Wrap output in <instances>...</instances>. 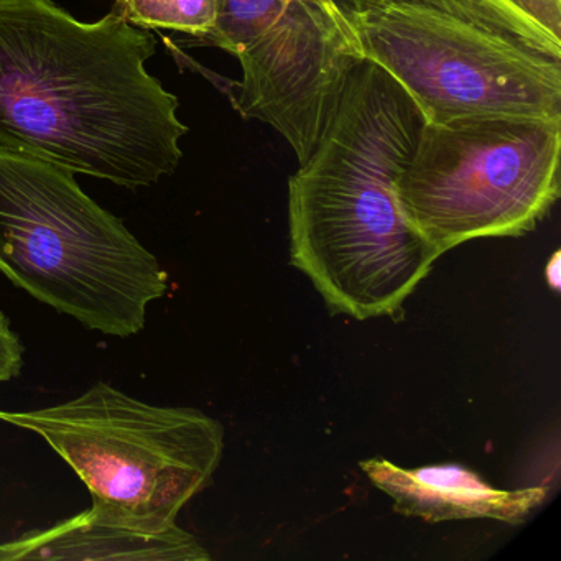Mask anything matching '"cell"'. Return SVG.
<instances>
[{"label": "cell", "instance_id": "obj_6", "mask_svg": "<svg viewBox=\"0 0 561 561\" xmlns=\"http://www.w3.org/2000/svg\"><path fill=\"white\" fill-rule=\"evenodd\" d=\"M561 116L423 121L397 180L410 225L439 252L535 231L560 198Z\"/></svg>", "mask_w": 561, "mask_h": 561}, {"label": "cell", "instance_id": "obj_7", "mask_svg": "<svg viewBox=\"0 0 561 561\" xmlns=\"http://www.w3.org/2000/svg\"><path fill=\"white\" fill-rule=\"evenodd\" d=\"M198 42L238 58L239 113L274 127L298 163L364 60L353 22L323 0H218L215 27Z\"/></svg>", "mask_w": 561, "mask_h": 561}, {"label": "cell", "instance_id": "obj_1", "mask_svg": "<svg viewBox=\"0 0 561 561\" xmlns=\"http://www.w3.org/2000/svg\"><path fill=\"white\" fill-rule=\"evenodd\" d=\"M156 47L114 11L81 22L54 0H0V147L129 190L172 175L188 127L147 71Z\"/></svg>", "mask_w": 561, "mask_h": 561}, {"label": "cell", "instance_id": "obj_9", "mask_svg": "<svg viewBox=\"0 0 561 561\" xmlns=\"http://www.w3.org/2000/svg\"><path fill=\"white\" fill-rule=\"evenodd\" d=\"M209 553L179 525L159 534L136 530L81 512L44 530L0 545V561L119 560L206 561Z\"/></svg>", "mask_w": 561, "mask_h": 561}, {"label": "cell", "instance_id": "obj_4", "mask_svg": "<svg viewBox=\"0 0 561 561\" xmlns=\"http://www.w3.org/2000/svg\"><path fill=\"white\" fill-rule=\"evenodd\" d=\"M0 272L42 304L90 330L140 333L169 275L75 173L0 147Z\"/></svg>", "mask_w": 561, "mask_h": 561}, {"label": "cell", "instance_id": "obj_12", "mask_svg": "<svg viewBox=\"0 0 561 561\" xmlns=\"http://www.w3.org/2000/svg\"><path fill=\"white\" fill-rule=\"evenodd\" d=\"M543 27L561 37V0H515Z\"/></svg>", "mask_w": 561, "mask_h": 561}, {"label": "cell", "instance_id": "obj_13", "mask_svg": "<svg viewBox=\"0 0 561 561\" xmlns=\"http://www.w3.org/2000/svg\"><path fill=\"white\" fill-rule=\"evenodd\" d=\"M323 2L336 9L347 21L354 22L357 15L363 14L373 5L374 0H323Z\"/></svg>", "mask_w": 561, "mask_h": 561}, {"label": "cell", "instance_id": "obj_11", "mask_svg": "<svg viewBox=\"0 0 561 561\" xmlns=\"http://www.w3.org/2000/svg\"><path fill=\"white\" fill-rule=\"evenodd\" d=\"M24 366V346L12 330L11 321L0 311V383L15 379Z\"/></svg>", "mask_w": 561, "mask_h": 561}, {"label": "cell", "instance_id": "obj_8", "mask_svg": "<svg viewBox=\"0 0 561 561\" xmlns=\"http://www.w3.org/2000/svg\"><path fill=\"white\" fill-rule=\"evenodd\" d=\"M360 469L393 501V511L430 524L466 518H491L524 524L548 495L545 485L502 491L461 465L400 468L389 459L370 458Z\"/></svg>", "mask_w": 561, "mask_h": 561}, {"label": "cell", "instance_id": "obj_3", "mask_svg": "<svg viewBox=\"0 0 561 561\" xmlns=\"http://www.w3.org/2000/svg\"><path fill=\"white\" fill-rule=\"evenodd\" d=\"M353 25L430 123L561 116V37L515 0H374Z\"/></svg>", "mask_w": 561, "mask_h": 561}, {"label": "cell", "instance_id": "obj_14", "mask_svg": "<svg viewBox=\"0 0 561 561\" xmlns=\"http://www.w3.org/2000/svg\"><path fill=\"white\" fill-rule=\"evenodd\" d=\"M545 278H547L548 287L553 288L554 291H560L561 285V264L560 252H554L548 261L547 268H545Z\"/></svg>", "mask_w": 561, "mask_h": 561}, {"label": "cell", "instance_id": "obj_5", "mask_svg": "<svg viewBox=\"0 0 561 561\" xmlns=\"http://www.w3.org/2000/svg\"><path fill=\"white\" fill-rule=\"evenodd\" d=\"M0 420L37 433L90 489V511L136 530L175 527L209 488L225 451L218 420L190 407H159L106 382L77 399Z\"/></svg>", "mask_w": 561, "mask_h": 561}, {"label": "cell", "instance_id": "obj_10", "mask_svg": "<svg viewBox=\"0 0 561 561\" xmlns=\"http://www.w3.org/2000/svg\"><path fill=\"white\" fill-rule=\"evenodd\" d=\"M114 12L146 31H173L206 37L218 18V0H116Z\"/></svg>", "mask_w": 561, "mask_h": 561}, {"label": "cell", "instance_id": "obj_2", "mask_svg": "<svg viewBox=\"0 0 561 561\" xmlns=\"http://www.w3.org/2000/svg\"><path fill=\"white\" fill-rule=\"evenodd\" d=\"M423 121L387 71L359 61L313 152L288 180L291 265L333 314L364 321L402 313L442 257L397 198Z\"/></svg>", "mask_w": 561, "mask_h": 561}]
</instances>
